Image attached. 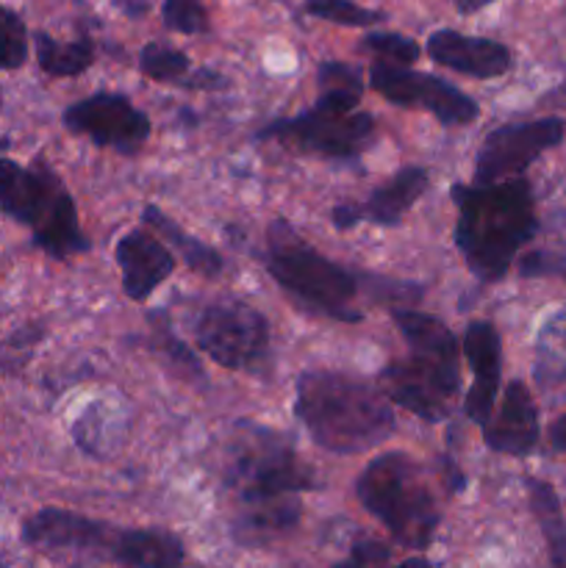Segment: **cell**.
<instances>
[{
    "mask_svg": "<svg viewBox=\"0 0 566 568\" xmlns=\"http://www.w3.org/2000/svg\"><path fill=\"white\" fill-rule=\"evenodd\" d=\"M194 344L216 366L259 372L270 358V325L264 314L239 300H216L194 316Z\"/></svg>",
    "mask_w": 566,
    "mask_h": 568,
    "instance_id": "cell-8",
    "label": "cell"
},
{
    "mask_svg": "<svg viewBox=\"0 0 566 568\" xmlns=\"http://www.w3.org/2000/svg\"><path fill=\"white\" fill-rule=\"evenodd\" d=\"M183 87L186 89H220V87H225V78L214 70H198L194 75H186Z\"/></svg>",
    "mask_w": 566,
    "mask_h": 568,
    "instance_id": "cell-33",
    "label": "cell"
},
{
    "mask_svg": "<svg viewBox=\"0 0 566 568\" xmlns=\"http://www.w3.org/2000/svg\"><path fill=\"white\" fill-rule=\"evenodd\" d=\"M519 275L522 277H564L566 281V255L547 253V250H538V253H527L519 261Z\"/></svg>",
    "mask_w": 566,
    "mask_h": 568,
    "instance_id": "cell-32",
    "label": "cell"
},
{
    "mask_svg": "<svg viewBox=\"0 0 566 568\" xmlns=\"http://www.w3.org/2000/svg\"><path fill=\"white\" fill-rule=\"evenodd\" d=\"M483 442L494 453L514 458H525L536 449L538 410L525 383L514 381L505 386L497 414H492V419L483 425Z\"/></svg>",
    "mask_w": 566,
    "mask_h": 568,
    "instance_id": "cell-17",
    "label": "cell"
},
{
    "mask_svg": "<svg viewBox=\"0 0 566 568\" xmlns=\"http://www.w3.org/2000/svg\"><path fill=\"white\" fill-rule=\"evenodd\" d=\"M28 33L14 11L0 6V70H17L26 64Z\"/></svg>",
    "mask_w": 566,
    "mask_h": 568,
    "instance_id": "cell-28",
    "label": "cell"
},
{
    "mask_svg": "<svg viewBox=\"0 0 566 568\" xmlns=\"http://www.w3.org/2000/svg\"><path fill=\"white\" fill-rule=\"evenodd\" d=\"M527 497H530L533 516H536L544 541H547L549 568H566V521L558 494L549 483L530 477L527 480Z\"/></svg>",
    "mask_w": 566,
    "mask_h": 568,
    "instance_id": "cell-23",
    "label": "cell"
},
{
    "mask_svg": "<svg viewBox=\"0 0 566 568\" xmlns=\"http://www.w3.org/2000/svg\"><path fill=\"white\" fill-rule=\"evenodd\" d=\"M533 381L549 405L566 403V308L555 311L538 331Z\"/></svg>",
    "mask_w": 566,
    "mask_h": 568,
    "instance_id": "cell-19",
    "label": "cell"
},
{
    "mask_svg": "<svg viewBox=\"0 0 566 568\" xmlns=\"http://www.w3.org/2000/svg\"><path fill=\"white\" fill-rule=\"evenodd\" d=\"M122 11H128V14L139 17L144 14V9H148V0H120Z\"/></svg>",
    "mask_w": 566,
    "mask_h": 568,
    "instance_id": "cell-36",
    "label": "cell"
},
{
    "mask_svg": "<svg viewBox=\"0 0 566 568\" xmlns=\"http://www.w3.org/2000/svg\"><path fill=\"white\" fill-rule=\"evenodd\" d=\"M355 497L397 544L408 549L431 547L442 514L420 460L405 453L377 455L361 471Z\"/></svg>",
    "mask_w": 566,
    "mask_h": 568,
    "instance_id": "cell-5",
    "label": "cell"
},
{
    "mask_svg": "<svg viewBox=\"0 0 566 568\" xmlns=\"http://www.w3.org/2000/svg\"><path fill=\"white\" fill-rule=\"evenodd\" d=\"M427 55L447 70L469 78H499L511 70V50L494 39L436 31L427 39Z\"/></svg>",
    "mask_w": 566,
    "mask_h": 568,
    "instance_id": "cell-18",
    "label": "cell"
},
{
    "mask_svg": "<svg viewBox=\"0 0 566 568\" xmlns=\"http://www.w3.org/2000/svg\"><path fill=\"white\" fill-rule=\"evenodd\" d=\"M64 125L78 136L92 139L98 148L133 155L150 139V116L139 111L125 94L98 92L83 98L64 111Z\"/></svg>",
    "mask_w": 566,
    "mask_h": 568,
    "instance_id": "cell-12",
    "label": "cell"
},
{
    "mask_svg": "<svg viewBox=\"0 0 566 568\" xmlns=\"http://www.w3.org/2000/svg\"><path fill=\"white\" fill-rule=\"evenodd\" d=\"M305 14L353 28H370L375 22H383L381 11L364 9L353 0H305Z\"/></svg>",
    "mask_w": 566,
    "mask_h": 568,
    "instance_id": "cell-27",
    "label": "cell"
},
{
    "mask_svg": "<svg viewBox=\"0 0 566 568\" xmlns=\"http://www.w3.org/2000/svg\"><path fill=\"white\" fill-rule=\"evenodd\" d=\"M300 521V499H283V503L253 505L242 508L236 521V538L244 544H259L277 536L283 530H292Z\"/></svg>",
    "mask_w": 566,
    "mask_h": 568,
    "instance_id": "cell-24",
    "label": "cell"
},
{
    "mask_svg": "<svg viewBox=\"0 0 566 568\" xmlns=\"http://www.w3.org/2000/svg\"><path fill=\"white\" fill-rule=\"evenodd\" d=\"M189 59L181 50L170 48V44L150 42L144 44L142 53H139V70L142 75H148L150 81L159 83H183L189 75Z\"/></svg>",
    "mask_w": 566,
    "mask_h": 568,
    "instance_id": "cell-26",
    "label": "cell"
},
{
    "mask_svg": "<svg viewBox=\"0 0 566 568\" xmlns=\"http://www.w3.org/2000/svg\"><path fill=\"white\" fill-rule=\"evenodd\" d=\"M0 209L11 220L31 227L33 242L50 258L64 261L89 250V239L78 222L75 200L44 161L20 166L17 161L0 159Z\"/></svg>",
    "mask_w": 566,
    "mask_h": 568,
    "instance_id": "cell-6",
    "label": "cell"
},
{
    "mask_svg": "<svg viewBox=\"0 0 566 568\" xmlns=\"http://www.w3.org/2000/svg\"><path fill=\"white\" fill-rule=\"evenodd\" d=\"M316 87H320V94H316L314 109L336 116L355 114L361 94H364L361 72L355 67L344 64V61H325V64H320Z\"/></svg>",
    "mask_w": 566,
    "mask_h": 568,
    "instance_id": "cell-22",
    "label": "cell"
},
{
    "mask_svg": "<svg viewBox=\"0 0 566 568\" xmlns=\"http://www.w3.org/2000/svg\"><path fill=\"white\" fill-rule=\"evenodd\" d=\"M549 444H553V449H558V453H566V414L549 427Z\"/></svg>",
    "mask_w": 566,
    "mask_h": 568,
    "instance_id": "cell-34",
    "label": "cell"
},
{
    "mask_svg": "<svg viewBox=\"0 0 566 568\" xmlns=\"http://www.w3.org/2000/svg\"><path fill=\"white\" fill-rule=\"evenodd\" d=\"M464 355L472 369V386L464 399V414L475 425H486L499 397L503 375V342L492 322L475 320L464 331Z\"/></svg>",
    "mask_w": 566,
    "mask_h": 568,
    "instance_id": "cell-14",
    "label": "cell"
},
{
    "mask_svg": "<svg viewBox=\"0 0 566 568\" xmlns=\"http://www.w3.org/2000/svg\"><path fill=\"white\" fill-rule=\"evenodd\" d=\"M566 122L558 116L533 122H516L503 125L488 133L481 144L475 161V183L492 186V183L522 178V172L544 153L564 139Z\"/></svg>",
    "mask_w": 566,
    "mask_h": 568,
    "instance_id": "cell-11",
    "label": "cell"
},
{
    "mask_svg": "<svg viewBox=\"0 0 566 568\" xmlns=\"http://www.w3.org/2000/svg\"><path fill=\"white\" fill-rule=\"evenodd\" d=\"M161 17H164V26L178 33L209 31V14L200 0H164Z\"/></svg>",
    "mask_w": 566,
    "mask_h": 568,
    "instance_id": "cell-29",
    "label": "cell"
},
{
    "mask_svg": "<svg viewBox=\"0 0 566 568\" xmlns=\"http://www.w3.org/2000/svg\"><path fill=\"white\" fill-rule=\"evenodd\" d=\"M294 416L309 436L333 455H361L394 433L392 403L377 386L344 372H303Z\"/></svg>",
    "mask_w": 566,
    "mask_h": 568,
    "instance_id": "cell-3",
    "label": "cell"
},
{
    "mask_svg": "<svg viewBox=\"0 0 566 568\" xmlns=\"http://www.w3.org/2000/svg\"><path fill=\"white\" fill-rule=\"evenodd\" d=\"M142 220L148 222L150 231H153L155 236L166 244V247H172L178 255H181L183 264L192 266L194 272H200V275H205V277L220 275L222 255L216 253L214 247H209L205 242H200V239L189 236V233L183 231L175 220H170L164 211L155 209V205H144Z\"/></svg>",
    "mask_w": 566,
    "mask_h": 568,
    "instance_id": "cell-21",
    "label": "cell"
},
{
    "mask_svg": "<svg viewBox=\"0 0 566 568\" xmlns=\"http://www.w3.org/2000/svg\"><path fill=\"white\" fill-rule=\"evenodd\" d=\"M392 320L408 344V355L383 366L377 388L397 408L436 425L447 419L458 397V338L442 320L416 308H394Z\"/></svg>",
    "mask_w": 566,
    "mask_h": 568,
    "instance_id": "cell-2",
    "label": "cell"
},
{
    "mask_svg": "<svg viewBox=\"0 0 566 568\" xmlns=\"http://www.w3.org/2000/svg\"><path fill=\"white\" fill-rule=\"evenodd\" d=\"M225 483L239 494L242 508L297 499V494L320 488L292 438L253 422H239L233 427L225 453Z\"/></svg>",
    "mask_w": 566,
    "mask_h": 568,
    "instance_id": "cell-7",
    "label": "cell"
},
{
    "mask_svg": "<svg viewBox=\"0 0 566 568\" xmlns=\"http://www.w3.org/2000/svg\"><path fill=\"white\" fill-rule=\"evenodd\" d=\"M37 59L39 67L50 75L72 78L89 70L94 61V44L89 37L75 39V42H55L48 33H37Z\"/></svg>",
    "mask_w": 566,
    "mask_h": 568,
    "instance_id": "cell-25",
    "label": "cell"
},
{
    "mask_svg": "<svg viewBox=\"0 0 566 568\" xmlns=\"http://www.w3.org/2000/svg\"><path fill=\"white\" fill-rule=\"evenodd\" d=\"M266 272L303 308L336 322H361V277L316 253L286 220H275L266 233Z\"/></svg>",
    "mask_w": 566,
    "mask_h": 568,
    "instance_id": "cell-4",
    "label": "cell"
},
{
    "mask_svg": "<svg viewBox=\"0 0 566 568\" xmlns=\"http://www.w3.org/2000/svg\"><path fill=\"white\" fill-rule=\"evenodd\" d=\"M388 564V547L377 541H361L355 544L350 558L344 564H338L336 568H433L431 560L425 558H408L397 566H386Z\"/></svg>",
    "mask_w": 566,
    "mask_h": 568,
    "instance_id": "cell-31",
    "label": "cell"
},
{
    "mask_svg": "<svg viewBox=\"0 0 566 568\" xmlns=\"http://www.w3.org/2000/svg\"><path fill=\"white\" fill-rule=\"evenodd\" d=\"M364 48L381 55V61L397 67H408L420 59V44L400 33H370L364 37Z\"/></svg>",
    "mask_w": 566,
    "mask_h": 568,
    "instance_id": "cell-30",
    "label": "cell"
},
{
    "mask_svg": "<svg viewBox=\"0 0 566 568\" xmlns=\"http://www.w3.org/2000/svg\"><path fill=\"white\" fill-rule=\"evenodd\" d=\"M431 186V175L422 166H405L388 183H383L381 189L370 194L364 203H342L333 209V225L338 231H347L355 227L358 222H372V225L394 227L405 214L411 211V205L422 197Z\"/></svg>",
    "mask_w": 566,
    "mask_h": 568,
    "instance_id": "cell-15",
    "label": "cell"
},
{
    "mask_svg": "<svg viewBox=\"0 0 566 568\" xmlns=\"http://www.w3.org/2000/svg\"><path fill=\"white\" fill-rule=\"evenodd\" d=\"M117 527L87 519L70 510L44 508L26 519L22 541L42 552H109L114 549Z\"/></svg>",
    "mask_w": 566,
    "mask_h": 568,
    "instance_id": "cell-13",
    "label": "cell"
},
{
    "mask_svg": "<svg viewBox=\"0 0 566 568\" xmlns=\"http://www.w3.org/2000/svg\"><path fill=\"white\" fill-rule=\"evenodd\" d=\"M181 538L166 530H120L111 558L128 568H181Z\"/></svg>",
    "mask_w": 566,
    "mask_h": 568,
    "instance_id": "cell-20",
    "label": "cell"
},
{
    "mask_svg": "<svg viewBox=\"0 0 566 568\" xmlns=\"http://www.w3.org/2000/svg\"><path fill=\"white\" fill-rule=\"evenodd\" d=\"M370 87L388 103L405 105V109H422L436 116L442 125H469L477 120L481 109L475 100L449 81L427 72L408 70V67L386 64L377 61L370 70Z\"/></svg>",
    "mask_w": 566,
    "mask_h": 568,
    "instance_id": "cell-10",
    "label": "cell"
},
{
    "mask_svg": "<svg viewBox=\"0 0 566 568\" xmlns=\"http://www.w3.org/2000/svg\"><path fill=\"white\" fill-rule=\"evenodd\" d=\"M259 139L283 144L289 150L322 159H358L375 139V120L372 114L355 111V114L336 116L325 111H305L292 120H277L272 125L261 128Z\"/></svg>",
    "mask_w": 566,
    "mask_h": 568,
    "instance_id": "cell-9",
    "label": "cell"
},
{
    "mask_svg": "<svg viewBox=\"0 0 566 568\" xmlns=\"http://www.w3.org/2000/svg\"><path fill=\"white\" fill-rule=\"evenodd\" d=\"M114 258L122 275V292L133 303H144L175 270V255L153 231H128L117 242Z\"/></svg>",
    "mask_w": 566,
    "mask_h": 568,
    "instance_id": "cell-16",
    "label": "cell"
},
{
    "mask_svg": "<svg viewBox=\"0 0 566 568\" xmlns=\"http://www.w3.org/2000/svg\"><path fill=\"white\" fill-rule=\"evenodd\" d=\"M449 194L458 209L455 244L469 272L481 283L503 281L516 253L536 236L530 183L525 178L492 186L455 183Z\"/></svg>",
    "mask_w": 566,
    "mask_h": 568,
    "instance_id": "cell-1",
    "label": "cell"
},
{
    "mask_svg": "<svg viewBox=\"0 0 566 568\" xmlns=\"http://www.w3.org/2000/svg\"><path fill=\"white\" fill-rule=\"evenodd\" d=\"M488 3H494V0H453V6L461 11V14H472V11L483 9V6Z\"/></svg>",
    "mask_w": 566,
    "mask_h": 568,
    "instance_id": "cell-35",
    "label": "cell"
}]
</instances>
